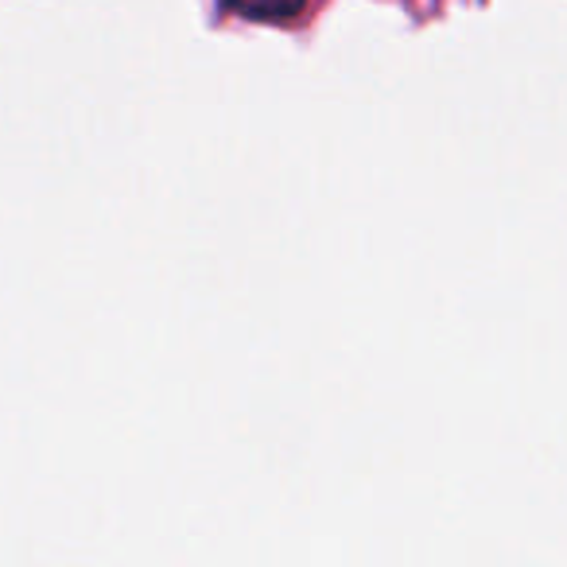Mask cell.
Here are the masks:
<instances>
[{
  "label": "cell",
  "mask_w": 567,
  "mask_h": 567,
  "mask_svg": "<svg viewBox=\"0 0 567 567\" xmlns=\"http://www.w3.org/2000/svg\"><path fill=\"white\" fill-rule=\"evenodd\" d=\"M308 0H221V9L237 12L245 20H257V24H288L303 12Z\"/></svg>",
  "instance_id": "6da1fadb"
}]
</instances>
